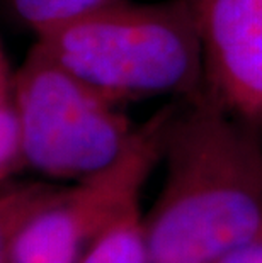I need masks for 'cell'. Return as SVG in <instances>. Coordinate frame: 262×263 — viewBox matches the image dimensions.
Here are the masks:
<instances>
[{
	"mask_svg": "<svg viewBox=\"0 0 262 263\" xmlns=\"http://www.w3.org/2000/svg\"><path fill=\"white\" fill-rule=\"evenodd\" d=\"M174 104L136 126L125 151L106 168L55 187L19 226L9 263H77L106 228L140 205L145 183L160 165Z\"/></svg>",
	"mask_w": 262,
	"mask_h": 263,
	"instance_id": "cell-4",
	"label": "cell"
},
{
	"mask_svg": "<svg viewBox=\"0 0 262 263\" xmlns=\"http://www.w3.org/2000/svg\"><path fill=\"white\" fill-rule=\"evenodd\" d=\"M22 139L14 97V71L0 41V187L24 166Z\"/></svg>",
	"mask_w": 262,
	"mask_h": 263,
	"instance_id": "cell-7",
	"label": "cell"
},
{
	"mask_svg": "<svg viewBox=\"0 0 262 263\" xmlns=\"http://www.w3.org/2000/svg\"><path fill=\"white\" fill-rule=\"evenodd\" d=\"M147 214L150 263H216L262 241V127L203 92L176 99Z\"/></svg>",
	"mask_w": 262,
	"mask_h": 263,
	"instance_id": "cell-1",
	"label": "cell"
},
{
	"mask_svg": "<svg viewBox=\"0 0 262 263\" xmlns=\"http://www.w3.org/2000/svg\"><path fill=\"white\" fill-rule=\"evenodd\" d=\"M118 0H10L15 15L36 36L104 9Z\"/></svg>",
	"mask_w": 262,
	"mask_h": 263,
	"instance_id": "cell-8",
	"label": "cell"
},
{
	"mask_svg": "<svg viewBox=\"0 0 262 263\" xmlns=\"http://www.w3.org/2000/svg\"><path fill=\"white\" fill-rule=\"evenodd\" d=\"M216 263H262V241H255L250 245L230 251Z\"/></svg>",
	"mask_w": 262,
	"mask_h": 263,
	"instance_id": "cell-10",
	"label": "cell"
},
{
	"mask_svg": "<svg viewBox=\"0 0 262 263\" xmlns=\"http://www.w3.org/2000/svg\"><path fill=\"white\" fill-rule=\"evenodd\" d=\"M77 263H150L145 214L131 207L87 246Z\"/></svg>",
	"mask_w": 262,
	"mask_h": 263,
	"instance_id": "cell-6",
	"label": "cell"
},
{
	"mask_svg": "<svg viewBox=\"0 0 262 263\" xmlns=\"http://www.w3.org/2000/svg\"><path fill=\"white\" fill-rule=\"evenodd\" d=\"M34 44L118 104L203 92L201 48L179 0H118L43 32Z\"/></svg>",
	"mask_w": 262,
	"mask_h": 263,
	"instance_id": "cell-2",
	"label": "cell"
},
{
	"mask_svg": "<svg viewBox=\"0 0 262 263\" xmlns=\"http://www.w3.org/2000/svg\"><path fill=\"white\" fill-rule=\"evenodd\" d=\"M196 29L203 93L262 127V0H179Z\"/></svg>",
	"mask_w": 262,
	"mask_h": 263,
	"instance_id": "cell-5",
	"label": "cell"
},
{
	"mask_svg": "<svg viewBox=\"0 0 262 263\" xmlns=\"http://www.w3.org/2000/svg\"><path fill=\"white\" fill-rule=\"evenodd\" d=\"M55 187L48 182H26L0 187V263H9L10 245L19 226Z\"/></svg>",
	"mask_w": 262,
	"mask_h": 263,
	"instance_id": "cell-9",
	"label": "cell"
},
{
	"mask_svg": "<svg viewBox=\"0 0 262 263\" xmlns=\"http://www.w3.org/2000/svg\"><path fill=\"white\" fill-rule=\"evenodd\" d=\"M14 97L24 163L55 180L72 183L106 168L136 131L121 104L36 44L14 71Z\"/></svg>",
	"mask_w": 262,
	"mask_h": 263,
	"instance_id": "cell-3",
	"label": "cell"
}]
</instances>
